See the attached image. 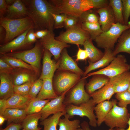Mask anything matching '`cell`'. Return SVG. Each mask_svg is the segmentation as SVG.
<instances>
[{
    "mask_svg": "<svg viewBox=\"0 0 130 130\" xmlns=\"http://www.w3.org/2000/svg\"><path fill=\"white\" fill-rule=\"evenodd\" d=\"M27 8L29 17L34 24L35 31L47 30L53 32L54 21L51 13H54L53 6L45 0H21Z\"/></svg>",
    "mask_w": 130,
    "mask_h": 130,
    "instance_id": "cell-1",
    "label": "cell"
},
{
    "mask_svg": "<svg viewBox=\"0 0 130 130\" xmlns=\"http://www.w3.org/2000/svg\"><path fill=\"white\" fill-rule=\"evenodd\" d=\"M55 14H64L79 18L84 12L93 9L91 0H50Z\"/></svg>",
    "mask_w": 130,
    "mask_h": 130,
    "instance_id": "cell-2",
    "label": "cell"
},
{
    "mask_svg": "<svg viewBox=\"0 0 130 130\" xmlns=\"http://www.w3.org/2000/svg\"><path fill=\"white\" fill-rule=\"evenodd\" d=\"M0 25L4 28L6 32L3 44L10 42L29 29L34 28V27L33 21L28 16L17 19H9L5 17L0 18Z\"/></svg>",
    "mask_w": 130,
    "mask_h": 130,
    "instance_id": "cell-3",
    "label": "cell"
},
{
    "mask_svg": "<svg viewBox=\"0 0 130 130\" xmlns=\"http://www.w3.org/2000/svg\"><path fill=\"white\" fill-rule=\"evenodd\" d=\"M57 71L52 83L54 91L59 96L69 91L80 80L81 76L68 71Z\"/></svg>",
    "mask_w": 130,
    "mask_h": 130,
    "instance_id": "cell-4",
    "label": "cell"
},
{
    "mask_svg": "<svg viewBox=\"0 0 130 130\" xmlns=\"http://www.w3.org/2000/svg\"><path fill=\"white\" fill-rule=\"evenodd\" d=\"M44 50V48L38 40L31 49L4 54L20 59L31 65L34 68L39 77L41 59L43 55Z\"/></svg>",
    "mask_w": 130,
    "mask_h": 130,
    "instance_id": "cell-5",
    "label": "cell"
},
{
    "mask_svg": "<svg viewBox=\"0 0 130 130\" xmlns=\"http://www.w3.org/2000/svg\"><path fill=\"white\" fill-rule=\"evenodd\" d=\"M130 28L129 25H125L119 23H115L109 30L103 32L93 40L98 47L113 50L115 44L117 42L122 33Z\"/></svg>",
    "mask_w": 130,
    "mask_h": 130,
    "instance_id": "cell-6",
    "label": "cell"
},
{
    "mask_svg": "<svg viewBox=\"0 0 130 130\" xmlns=\"http://www.w3.org/2000/svg\"><path fill=\"white\" fill-rule=\"evenodd\" d=\"M125 56L118 54L116 56L110 64L106 67L98 71L88 73L83 77L87 78L96 74H101L110 78L113 77L124 72L129 71L130 65L127 63Z\"/></svg>",
    "mask_w": 130,
    "mask_h": 130,
    "instance_id": "cell-7",
    "label": "cell"
},
{
    "mask_svg": "<svg viewBox=\"0 0 130 130\" xmlns=\"http://www.w3.org/2000/svg\"><path fill=\"white\" fill-rule=\"evenodd\" d=\"M115 100L113 106L106 117L104 122L110 128H118L125 129L128 124L130 114L127 107L123 108L117 105Z\"/></svg>",
    "mask_w": 130,
    "mask_h": 130,
    "instance_id": "cell-8",
    "label": "cell"
},
{
    "mask_svg": "<svg viewBox=\"0 0 130 130\" xmlns=\"http://www.w3.org/2000/svg\"><path fill=\"white\" fill-rule=\"evenodd\" d=\"M96 105L92 98L79 106L73 104L68 105L66 107V114L68 115L70 118L75 116L82 117H86L89 119V125L95 127L97 126V119L94 113Z\"/></svg>",
    "mask_w": 130,
    "mask_h": 130,
    "instance_id": "cell-9",
    "label": "cell"
},
{
    "mask_svg": "<svg viewBox=\"0 0 130 130\" xmlns=\"http://www.w3.org/2000/svg\"><path fill=\"white\" fill-rule=\"evenodd\" d=\"M81 24L79 22L55 37V39L67 44L76 45L78 47L79 45H83L86 40L91 38L89 33L82 28Z\"/></svg>",
    "mask_w": 130,
    "mask_h": 130,
    "instance_id": "cell-10",
    "label": "cell"
},
{
    "mask_svg": "<svg viewBox=\"0 0 130 130\" xmlns=\"http://www.w3.org/2000/svg\"><path fill=\"white\" fill-rule=\"evenodd\" d=\"M86 79L83 77L66 93L63 103L66 105L79 106L88 101L91 98L86 91Z\"/></svg>",
    "mask_w": 130,
    "mask_h": 130,
    "instance_id": "cell-11",
    "label": "cell"
},
{
    "mask_svg": "<svg viewBox=\"0 0 130 130\" xmlns=\"http://www.w3.org/2000/svg\"><path fill=\"white\" fill-rule=\"evenodd\" d=\"M53 32H50L46 36L39 41L44 49L49 51L54 56L55 59L58 61L60 58L61 53L65 48L69 47L70 45L56 40Z\"/></svg>",
    "mask_w": 130,
    "mask_h": 130,
    "instance_id": "cell-12",
    "label": "cell"
},
{
    "mask_svg": "<svg viewBox=\"0 0 130 130\" xmlns=\"http://www.w3.org/2000/svg\"><path fill=\"white\" fill-rule=\"evenodd\" d=\"M9 75L14 86L29 82H34L39 78L35 71L24 68H14Z\"/></svg>",
    "mask_w": 130,
    "mask_h": 130,
    "instance_id": "cell-13",
    "label": "cell"
},
{
    "mask_svg": "<svg viewBox=\"0 0 130 130\" xmlns=\"http://www.w3.org/2000/svg\"><path fill=\"white\" fill-rule=\"evenodd\" d=\"M65 92L47 103L40 112L41 114L40 121L48 117L52 114L59 112H66V105L63 103L66 94Z\"/></svg>",
    "mask_w": 130,
    "mask_h": 130,
    "instance_id": "cell-14",
    "label": "cell"
},
{
    "mask_svg": "<svg viewBox=\"0 0 130 130\" xmlns=\"http://www.w3.org/2000/svg\"><path fill=\"white\" fill-rule=\"evenodd\" d=\"M52 56L49 51L44 49L42 69L39 78L43 80L47 78H53L55 71L59 67L60 59L56 62L52 59Z\"/></svg>",
    "mask_w": 130,
    "mask_h": 130,
    "instance_id": "cell-15",
    "label": "cell"
},
{
    "mask_svg": "<svg viewBox=\"0 0 130 130\" xmlns=\"http://www.w3.org/2000/svg\"><path fill=\"white\" fill-rule=\"evenodd\" d=\"M32 28H33L29 29L10 42L0 45V54H4L20 51V50L28 47L25 43V39L27 33Z\"/></svg>",
    "mask_w": 130,
    "mask_h": 130,
    "instance_id": "cell-16",
    "label": "cell"
},
{
    "mask_svg": "<svg viewBox=\"0 0 130 130\" xmlns=\"http://www.w3.org/2000/svg\"><path fill=\"white\" fill-rule=\"evenodd\" d=\"M29 13L21 0H15L11 5H8L5 17L10 19H17L29 17Z\"/></svg>",
    "mask_w": 130,
    "mask_h": 130,
    "instance_id": "cell-17",
    "label": "cell"
},
{
    "mask_svg": "<svg viewBox=\"0 0 130 130\" xmlns=\"http://www.w3.org/2000/svg\"><path fill=\"white\" fill-rule=\"evenodd\" d=\"M57 70L69 71L81 76H83L84 73L68 55L66 48L63 50L61 53L59 65Z\"/></svg>",
    "mask_w": 130,
    "mask_h": 130,
    "instance_id": "cell-18",
    "label": "cell"
},
{
    "mask_svg": "<svg viewBox=\"0 0 130 130\" xmlns=\"http://www.w3.org/2000/svg\"><path fill=\"white\" fill-rule=\"evenodd\" d=\"M96 12L99 16V23L101 28L105 32L109 30L115 23L112 9L109 5L104 7L97 9Z\"/></svg>",
    "mask_w": 130,
    "mask_h": 130,
    "instance_id": "cell-19",
    "label": "cell"
},
{
    "mask_svg": "<svg viewBox=\"0 0 130 130\" xmlns=\"http://www.w3.org/2000/svg\"><path fill=\"white\" fill-rule=\"evenodd\" d=\"M104 53V55L103 57L96 62L92 63L89 61V65L85 68L83 77H85L92 71L106 67L116 56L113 54V50L110 49H105Z\"/></svg>",
    "mask_w": 130,
    "mask_h": 130,
    "instance_id": "cell-20",
    "label": "cell"
},
{
    "mask_svg": "<svg viewBox=\"0 0 130 130\" xmlns=\"http://www.w3.org/2000/svg\"><path fill=\"white\" fill-rule=\"evenodd\" d=\"M0 99L6 100L15 93L14 85L9 74L0 72Z\"/></svg>",
    "mask_w": 130,
    "mask_h": 130,
    "instance_id": "cell-21",
    "label": "cell"
},
{
    "mask_svg": "<svg viewBox=\"0 0 130 130\" xmlns=\"http://www.w3.org/2000/svg\"><path fill=\"white\" fill-rule=\"evenodd\" d=\"M115 93L113 86L110 81L107 84L90 96L96 104L105 101L109 100Z\"/></svg>",
    "mask_w": 130,
    "mask_h": 130,
    "instance_id": "cell-22",
    "label": "cell"
},
{
    "mask_svg": "<svg viewBox=\"0 0 130 130\" xmlns=\"http://www.w3.org/2000/svg\"><path fill=\"white\" fill-rule=\"evenodd\" d=\"M115 93L128 90L130 83V72H124L110 78Z\"/></svg>",
    "mask_w": 130,
    "mask_h": 130,
    "instance_id": "cell-23",
    "label": "cell"
},
{
    "mask_svg": "<svg viewBox=\"0 0 130 130\" xmlns=\"http://www.w3.org/2000/svg\"><path fill=\"white\" fill-rule=\"evenodd\" d=\"M110 78L104 75L96 74L92 76L85 85V90L89 95L100 89L110 81Z\"/></svg>",
    "mask_w": 130,
    "mask_h": 130,
    "instance_id": "cell-24",
    "label": "cell"
},
{
    "mask_svg": "<svg viewBox=\"0 0 130 130\" xmlns=\"http://www.w3.org/2000/svg\"><path fill=\"white\" fill-rule=\"evenodd\" d=\"M115 100L105 101L98 104L95 106L94 111L97 119L98 126H100L104 121L106 117L113 106Z\"/></svg>",
    "mask_w": 130,
    "mask_h": 130,
    "instance_id": "cell-25",
    "label": "cell"
},
{
    "mask_svg": "<svg viewBox=\"0 0 130 130\" xmlns=\"http://www.w3.org/2000/svg\"><path fill=\"white\" fill-rule=\"evenodd\" d=\"M32 99L29 96L14 93L6 100L7 108L25 110Z\"/></svg>",
    "mask_w": 130,
    "mask_h": 130,
    "instance_id": "cell-26",
    "label": "cell"
},
{
    "mask_svg": "<svg viewBox=\"0 0 130 130\" xmlns=\"http://www.w3.org/2000/svg\"><path fill=\"white\" fill-rule=\"evenodd\" d=\"M113 51L115 56L121 52H126L130 55V28L122 33Z\"/></svg>",
    "mask_w": 130,
    "mask_h": 130,
    "instance_id": "cell-27",
    "label": "cell"
},
{
    "mask_svg": "<svg viewBox=\"0 0 130 130\" xmlns=\"http://www.w3.org/2000/svg\"><path fill=\"white\" fill-rule=\"evenodd\" d=\"M25 109H7L3 116L6 119L7 125L11 123L21 124L26 115Z\"/></svg>",
    "mask_w": 130,
    "mask_h": 130,
    "instance_id": "cell-28",
    "label": "cell"
},
{
    "mask_svg": "<svg viewBox=\"0 0 130 130\" xmlns=\"http://www.w3.org/2000/svg\"><path fill=\"white\" fill-rule=\"evenodd\" d=\"M52 79L47 78L43 80L41 89L36 99L40 100H51L58 96L53 88Z\"/></svg>",
    "mask_w": 130,
    "mask_h": 130,
    "instance_id": "cell-29",
    "label": "cell"
},
{
    "mask_svg": "<svg viewBox=\"0 0 130 130\" xmlns=\"http://www.w3.org/2000/svg\"><path fill=\"white\" fill-rule=\"evenodd\" d=\"M92 40L91 38L87 40L83 45L88 54L89 61L94 63L103 57L104 53L93 45Z\"/></svg>",
    "mask_w": 130,
    "mask_h": 130,
    "instance_id": "cell-30",
    "label": "cell"
},
{
    "mask_svg": "<svg viewBox=\"0 0 130 130\" xmlns=\"http://www.w3.org/2000/svg\"><path fill=\"white\" fill-rule=\"evenodd\" d=\"M41 117L40 112L26 115L21 123L22 128L32 130H40L38 127L39 121Z\"/></svg>",
    "mask_w": 130,
    "mask_h": 130,
    "instance_id": "cell-31",
    "label": "cell"
},
{
    "mask_svg": "<svg viewBox=\"0 0 130 130\" xmlns=\"http://www.w3.org/2000/svg\"><path fill=\"white\" fill-rule=\"evenodd\" d=\"M66 114L65 112H59L41 121L40 124L43 126V130H57V127L60 119Z\"/></svg>",
    "mask_w": 130,
    "mask_h": 130,
    "instance_id": "cell-32",
    "label": "cell"
},
{
    "mask_svg": "<svg viewBox=\"0 0 130 130\" xmlns=\"http://www.w3.org/2000/svg\"><path fill=\"white\" fill-rule=\"evenodd\" d=\"M64 117L60 119L58 125L59 130H77L80 128V121L78 119L73 120L69 119V117L67 114L64 115Z\"/></svg>",
    "mask_w": 130,
    "mask_h": 130,
    "instance_id": "cell-33",
    "label": "cell"
},
{
    "mask_svg": "<svg viewBox=\"0 0 130 130\" xmlns=\"http://www.w3.org/2000/svg\"><path fill=\"white\" fill-rule=\"evenodd\" d=\"M109 5L111 7L114 16L115 23L124 25L122 0H110Z\"/></svg>",
    "mask_w": 130,
    "mask_h": 130,
    "instance_id": "cell-34",
    "label": "cell"
},
{
    "mask_svg": "<svg viewBox=\"0 0 130 130\" xmlns=\"http://www.w3.org/2000/svg\"><path fill=\"white\" fill-rule=\"evenodd\" d=\"M0 58L14 68H26L33 70L36 72L34 68L32 66L20 59L2 54H0Z\"/></svg>",
    "mask_w": 130,
    "mask_h": 130,
    "instance_id": "cell-35",
    "label": "cell"
},
{
    "mask_svg": "<svg viewBox=\"0 0 130 130\" xmlns=\"http://www.w3.org/2000/svg\"><path fill=\"white\" fill-rule=\"evenodd\" d=\"M81 26L82 28L89 33L92 40L103 32L99 23L84 22L81 23Z\"/></svg>",
    "mask_w": 130,
    "mask_h": 130,
    "instance_id": "cell-36",
    "label": "cell"
},
{
    "mask_svg": "<svg viewBox=\"0 0 130 130\" xmlns=\"http://www.w3.org/2000/svg\"><path fill=\"white\" fill-rule=\"evenodd\" d=\"M50 99L40 100L32 99L25 109L26 115L40 112Z\"/></svg>",
    "mask_w": 130,
    "mask_h": 130,
    "instance_id": "cell-37",
    "label": "cell"
},
{
    "mask_svg": "<svg viewBox=\"0 0 130 130\" xmlns=\"http://www.w3.org/2000/svg\"><path fill=\"white\" fill-rule=\"evenodd\" d=\"M92 9L85 11L78 18L79 21L80 23H99V16Z\"/></svg>",
    "mask_w": 130,
    "mask_h": 130,
    "instance_id": "cell-38",
    "label": "cell"
},
{
    "mask_svg": "<svg viewBox=\"0 0 130 130\" xmlns=\"http://www.w3.org/2000/svg\"><path fill=\"white\" fill-rule=\"evenodd\" d=\"M116 93L115 98L118 101V106L127 107V105L130 104V92L128 90Z\"/></svg>",
    "mask_w": 130,
    "mask_h": 130,
    "instance_id": "cell-39",
    "label": "cell"
},
{
    "mask_svg": "<svg viewBox=\"0 0 130 130\" xmlns=\"http://www.w3.org/2000/svg\"><path fill=\"white\" fill-rule=\"evenodd\" d=\"M34 82H29L20 85L14 86V93L24 96H28L31 88Z\"/></svg>",
    "mask_w": 130,
    "mask_h": 130,
    "instance_id": "cell-40",
    "label": "cell"
},
{
    "mask_svg": "<svg viewBox=\"0 0 130 130\" xmlns=\"http://www.w3.org/2000/svg\"><path fill=\"white\" fill-rule=\"evenodd\" d=\"M43 83V80L39 78L33 84L30 90L28 96L32 99L36 98L40 92Z\"/></svg>",
    "mask_w": 130,
    "mask_h": 130,
    "instance_id": "cell-41",
    "label": "cell"
},
{
    "mask_svg": "<svg viewBox=\"0 0 130 130\" xmlns=\"http://www.w3.org/2000/svg\"><path fill=\"white\" fill-rule=\"evenodd\" d=\"M51 13L54 21V29L61 28L64 27V21L67 15L63 13L58 14L52 13Z\"/></svg>",
    "mask_w": 130,
    "mask_h": 130,
    "instance_id": "cell-42",
    "label": "cell"
},
{
    "mask_svg": "<svg viewBox=\"0 0 130 130\" xmlns=\"http://www.w3.org/2000/svg\"><path fill=\"white\" fill-rule=\"evenodd\" d=\"M124 25H128L130 16V0H122Z\"/></svg>",
    "mask_w": 130,
    "mask_h": 130,
    "instance_id": "cell-43",
    "label": "cell"
},
{
    "mask_svg": "<svg viewBox=\"0 0 130 130\" xmlns=\"http://www.w3.org/2000/svg\"><path fill=\"white\" fill-rule=\"evenodd\" d=\"M78 18L67 15L64 22V27L66 29L72 27L79 22Z\"/></svg>",
    "mask_w": 130,
    "mask_h": 130,
    "instance_id": "cell-44",
    "label": "cell"
},
{
    "mask_svg": "<svg viewBox=\"0 0 130 130\" xmlns=\"http://www.w3.org/2000/svg\"><path fill=\"white\" fill-rule=\"evenodd\" d=\"M37 40L35 31L33 28H32L29 30L26 34L25 39V43L28 46L32 43L36 42Z\"/></svg>",
    "mask_w": 130,
    "mask_h": 130,
    "instance_id": "cell-45",
    "label": "cell"
},
{
    "mask_svg": "<svg viewBox=\"0 0 130 130\" xmlns=\"http://www.w3.org/2000/svg\"><path fill=\"white\" fill-rule=\"evenodd\" d=\"M13 69L8 64L0 58V72L9 74Z\"/></svg>",
    "mask_w": 130,
    "mask_h": 130,
    "instance_id": "cell-46",
    "label": "cell"
},
{
    "mask_svg": "<svg viewBox=\"0 0 130 130\" xmlns=\"http://www.w3.org/2000/svg\"><path fill=\"white\" fill-rule=\"evenodd\" d=\"M91 0L93 4V9H98L104 7L109 5V0Z\"/></svg>",
    "mask_w": 130,
    "mask_h": 130,
    "instance_id": "cell-47",
    "label": "cell"
},
{
    "mask_svg": "<svg viewBox=\"0 0 130 130\" xmlns=\"http://www.w3.org/2000/svg\"><path fill=\"white\" fill-rule=\"evenodd\" d=\"M78 47L75 61L76 62L79 60H86L88 57L87 52L85 50L82 49L79 47Z\"/></svg>",
    "mask_w": 130,
    "mask_h": 130,
    "instance_id": "cell-48",
    "label": "cell"
},
{
    "mask_svg": "<svg viewBox=\"0 0 130 130\" xmlns=\"http://www.w3.org/2000/svg\"><path fill=\"white\" fill-rule=\"evenodd\" d=\"M8 5L5 0H0V18L4 17L6 13Z\"/></svg>",
    "mask_w": 130,
    "mask_h": 130,
    "instance_id": "cell-49",
    "label": "cell"
},
{
    "mask_svg": "<svg viewBox=\"0 0 130 130\" xmlns=\"http://www.w3.org/2000/svg\"><path fill=\"white\" fill-rule=\"evenodd\" d=\"M21 124L11 123L3 129L1 130H20L22 128Z\"/></svg>",
    "mask_w": 130,
    "mask_h": 130,
    "instance_id": "cell-50",
    "label": "cell"
},
{
    "mask_svg": "<svg viewBox=\"0 0 130 130\" xmlns=\"http://www.w3.org/2000/svg\"><path fill=\"white\" fill-rule=\"evenodd\" d=\"M50 32L47 30H39L35 31V34L37 39H40L47 35Z\"/></svg>",
    "mask_w": 130,
    "mask_h": 130,
    "instance_id": "cell-51",
    "label": "cell"
},
{
    "mask_svg": "<svg viewBox=\"0 0 130 130\" xmlns=\"http://www.w3.org/2000/svg\"><path fill=\"white\" fill-rule=\"evenodd\" d=\"M6 32L4 28L0 25V45L4 44L6 38Z\"/></svg>",
    "mask_w": 130,
    "mask_h": 130,
    "instance_id": "cell-52",
    "label": "cell"
},
{
    "mask_svg": "<svg viewBox=\"0 0 130 130\" xmlns=\"http://www.w3.org/2000/svg\"><path fill=\"white\" fill-rule=\"evenodd\" d=\"M7 109L6 100L0 99V116H3L6 109Z\"/></svg>",
    "mask_w": 130,
    "mask_h": 130,
    "instance_id": "cell-53",
    "label": "cell"
},
{
    "mask_svg": "<svg viewBox=\"0 0 130 130\" xmlns=\"http://www.w3.org/2000/svg\"><path fill=\"white\" fill-rule=\"evenodd\" d=\"M80 126L83 130H91L89 124L86 121H84L81 123ZM108 130H114V129L110 128Z\"/></svg>",
    "mask_w": 130,
    "mask_h": 130,
    "instance_id": "cell-54",
    "label": "cell"
},
{
    "mask_svg": "<svg viewBox=\"0 0 130 130\" xmlns=\"http://www.w3.org/2000/svg\"><path fill=\"white\" fill-rule=\"evenodd\" d=\"M128 124L129 125V127L127 129L115 128L114 129V130H130V116L128 122Z\"/></svg>",
    "mask_w": 130,
    "mask_h": 130,
    "instance_id": "cell-55",
    "label": "cell"
},
{
    "mask_svg": "<svg viewBox=\"0 0 130 130\" xmlns=\"http://www.w3.org/2000/svg\"><path fill=\"white\" fill-rule=\"evenodd\" d=\"M6 120V119L3 116H0V125L1 126L5 122Z\"/></svg>",
    "mask_w": 130,
    "mask_h": 130,
    "instance_id": "cell-56",
    "label": "cell"
},
{
    "mask_svg": "<svg viewBox=\"0 0 130 130\" xmlns=\"http://www.w3.org/2000/svg\"><path fill=\"white\" fill-rule=\"evenodd\" d=\"M5 1L8 5H12L15 1V0H5Z\"/></svg>",
    "mask_w": 130,
    "mask_h": 130,
    "instance_id": "cell-57",
    "label": "cell"
},
{
    "mask_svg": "<svg viewBox=\"0 0 130 130\" xmlns=\"http://www.w3.org/2000/svg\"><path fill=\"white\" fill-rule=\"evenodd\" d=\"M127 90L129 92H130V83L129 87Z\"/></svg>",
    "mask_w": 130,
    "mask_h": 130,
    "instance_id": "cell-58",
    "label": "cell"
},
{
    "mask_svg": "<svg viewBox=\"0 0 130 130\" xmlns=\"http://www.w3.org/2000/svg\"><path fill=\"white\" fill-rule=\"evenodd\" d=\"M77 130H83L81 128H79Z\"/></svg>",
    "mask_w": 130,
    "mask_h": 130,
    "instance_id": "cell-59",
    "label": "cell"
},
{
    "mask_svg": "<svg viewBox=\"0 0 130 130\" xmlns=\"http://www.w3.org/2000/svg\"><path fill=\"white\" fill-rule=\"evenodd\" d=\"M32 130L28 129H22V130Z\"/></svg>",
    "mask_w": 130,
    "mask_h": 130,
    "instance_id": "cell-60",
    "label": "cell"
},
{
    "mask_svg": "<svg viewBox=\"0 0 130 130\" xmlns=\"http://www.w3.org/2000/svg\"><path fill=\"white\" fill-rule=\"evenodd\" d=\"M128 25H129L130 26V21L129 22Z\"/></svg>",
    "mask_w": 130,
    "mask_h": 130,
    "instance_id": "cell-61",
    "label": "cell"
}]
</instances>
